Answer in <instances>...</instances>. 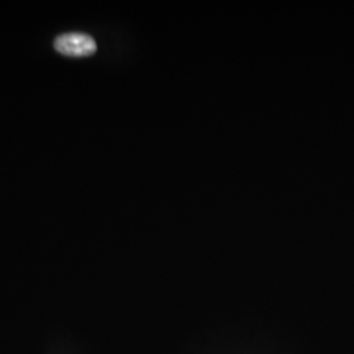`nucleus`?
<instances>
[{"instance_id":"1","label":"nucleus","mask_w":354,"mask_h":354,"mask_svg":"<svg viewBox=\"0 0 354 354\" xmlns=\"http://www.w3.org/2000/svg\"><path fill=\"white\" fill-rule=\"evenodd\" d=\"M54 48L61 54L68 57H88L96 51L97 45L96 41L89 35L71 32L55 38Z\"/></svg>"}]
</instances>
